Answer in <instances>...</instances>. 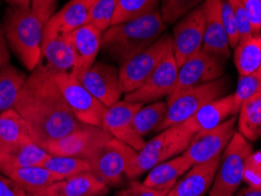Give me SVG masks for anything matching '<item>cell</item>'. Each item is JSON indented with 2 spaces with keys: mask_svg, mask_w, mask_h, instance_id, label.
<instances>
[{
  "mask_svg": "<svg viewBox=\"0 0 261 196\" xmlns=\"http://www.w3.org/2000/svg\"><path fill=\"white\" fill-rule=\"evenodd\" d=\"M13 108L28 122L32 140L43 147L84 126L65 101L53 72L43 64L30 73Z\"/></svg>",
  "mask_w": 261,
  "mask_h": 196,
  "instance_id": "cell-1",
  "label": "cell"
},
{
  "mask_svg": "<svg viewBox=\"0 0 261 196\" xmlns=\"http://www.w3.org/2000/svg\"><path fill=\"white\" fill-rule=\"evenodd\" d=\"M167 25L160 10L144 17L112 25L102 33L101 51L120 66L138 53L145 51L166 32Z\"/></svg>",
  "mask_w": 261,
  "mask_h": 196,
  "instance_id": "cell-2",
  "label": "cell"
},
{
  "mask_svg": "<svg viewBox=\"0 0 261 196\" xmlns=\"http://www.w3.org/2000/svg\"><path fill=\"white\" fill-rule=\"evenodd\" d=\"M44 25L31 9L9 7L6 11L4 31L7 42L12 52L30 72L36 70L40 64Z\"/></svg>",
  "mask_w": 261,
  "mask_h": 196,
  "instance_id": "cell-3",
  "label": "cell"
},
{
  "mask_svg": "<svg viewBox=\"0 0 261 196\" xmlns=\"http://www.w3.org/2000/svg\"><path fill=\"white\" fill-rule=\"evenodd\" d=\"M195 134L197 133L189 121L160 130L158 135L146 142L144 147L136 153L126 178L127 180H136L151 171L156 164L181 155L190 146Z\"/></svg>",
  "mask_w": 261,
  "mask_h": 196,
  "instance_id": "cell-4",
  "label": "cell"
},
{
  "mask_svg": "<svg viewBox=\"0 0 261 196\" xmlns=\"http://www.w3.org/2000/svg\"><path fill=\"white\" fill-rule=\"evenodd\" d=\"M253 152L252 142L236 133L220 156L210 196H233L244 181V168L248 155Z\"/></svg>",
  "mask_w": 261,
  "mask_h": 196,
  "instance_id": "cell-5",
  "label": "cell"
},
{
  "mask_svg": "<svg viewBox=\"0 0 261 196\" xmlns=\"http://www.w3.org/2000/svg\"><path fill=\"white\" fill-rule=\"evenodd\" d=\"M228 87V78L221 76L216 81L182 92L172 101L167 102L166 115H165L164 121L161 122L156 132L159 133L160 130L166 129L170 126L181 124V122L189 120L206 103L227 95L226 93H227Z\"/></svg>",
  "mask_w": 261,
  "mask_h": 196,
  "instance_id": "cell-6",
  "label": "cell"
},
{
  "mask_svg": "<svg viewBox=\"0 0 261 196\" xmlns=\"http://www.w3.org/2000/svg\"><path fill=\"white\" fill-rule=\"evenodd\" d=\"M171 51L172 37L165 32L148 48L121 64L119 67V80L122 93H130L140 87Z\"/></svg>",
  "mask_w": 261,
  "mask_h": 196,
  "instance_id": "cell-7",
  "label": "cell"
},
{
  "mask_svg": "<svg viewBox=\"0 0 261 196\" xmlns=\"http://www.w3.org/2000/svg\"><path fill=\"white\" fill-rule=\"evenodd\" d=\"M137 151L111 137L88 159L91 172L109 187L121 186Z\"/></svg>",
  "mask_w": 261,
  "mask_h": 196,
  "instance_id": "cell-8",
  "label": "cell"
},
{
  "mask_svg": "<svg viewBox=\"0 0 261 196\" xmlns=\"http://www.w3.org/2000/svg\"><path fill=\"white\" fill-rule=\"evenodd\" d=\"M55 80L75 118L84 125L102 127L107 107L95 99L72 72L55 73Z\"/></svg>",
  "mask_w": 261,
  "mask_h": 196,
  "instance_id": "cell-9",
  "label": "cell"
},
{
  "mask_svg": "<svg viewBox=\"0 0 261 196\" xmlns=\"http://www.w3.org/2000/svg\"><path fill=\"white\" fill-rule=\"evenodd\" d=\"M226 60L216 54L201 49L197 54L186 60L179 66L178 78L174 90L166 99L170 102L174 98L191 88L216 81L224 76Z\"/></svg>",
  "mask_w": 261,
  "mask_h": 196,
  "instance_id": "cell-10",
  "label": "cell"
},
{
  "mask_svg": "<svg viewBox=\"0 0 261 196\" xmlns=\"http://www.w3.org/2000/svg\"><path fill=\"white\" fill-rule=\"evenodd\" d=\"M236 133L237 117H232L214 128L198 132L182 155L192 164L203 163L216 159L221 156Z\"/></svg>",
  "mask_w": 261,
  "mask_h": 196,
  "instance_id": "cell-11",
  "label": "cell"
},
{
  "mask_svg": "<svg viewBox=\"0 0 261 196\" xmlns=\"http://www.w3.org/2000/svg\"><path fill=\"white\" fill-rule=\"evenodd\" d=\"M111 137L102 127L84 125L66 136L48 142L44 148L49 154L88 160Z\"/></svg>",
  "mask_w": 261,
  "mask_h": 196,
  "instance_id": "cell-12",
  "label": "cell"
},
{
  "mask_svg": "<svg viewBox=\"0 0 261 196\" xmlns=\"http://www.w3.org/2000/svg\"><path fill=\"white\" fill-rule=\"evenodd\" d=\"M205 15L202 5L175 22L172 33V53L178 66L202 49Z\"/></svg>",
  "mask_w": 261,
  "mask_h": 196,
  "instance_id": "cell-13",
  "label": "cell"
},
{
  "mask_svg": "<svg viewBox=\"0 0 261 196\" xmlns=\"http://www.w3.org/2000/svg\"><path fill=\"white\" fill-rule=\"evenodd\" d=\"M178 71L179 66L171 51L149 75V78L137 90L125 94L124 100L146 105L159 101L164 98L167 99L175 87Z\"/></svg>",
  "mask_w": 261,
  "mask_h": 196,
  "instance_id": "cell-14",
  "label": "cell"
},
{
  "mask_svg": "<svg viewBox=\"0 0 261 196\" xmlns=\"http://www.w3.org/2000/svg\"><path fill=\"white\" fill-rule=\"evenodd\" d=\"M75 78L106 107H111L120 101L124 94L119 80V70L112 64L95 61L93 66Z\"/></svg>",
  "mask_w": 261,
  "mask_h": 196,
  "instance_id": "cell-15",
  "label": "cell"
},
{
  "mask_svg": "<svg viewBox=\"0 0 261 196\" xmlns=\"http://www.w3.org/2000/svg\"><path fill=\"white\" fill-rule=\"evenodd\" d=\"M141 106V103L120 100L111 107H107L102 119V128L109 132L111 136L128 145L137 152H139L146 144L144 137L140 136L133 127L134 114Z\"/></svg>",
  "mask_w": 261,
  "mask_h": 196,
  "instance_id": "cell-16",
  "label": "cell"
},
{
  "mask_svg": "<svg viewBox=\"0 0 261 196\" xmlns=\"http://www.w3.org/2000/svg\"><path fill=\"white\" fill-rule=\"evenodd\" d=\"M205 15V30H203L202 49L227 60L229 52V40L226 33L221 17L220 0H205L202 3Z\"/></svg>",
  "mask_w": 261,
  "mask_h": 196,
  "instance_id": "cell-17",
  "label": "cell"
},
{
  "mask_svg": "<svg viewBox=\"0 0 261 196\" xmlns=\"http://www.w3.org/2000/svg\"><path fill=\"white\" fill-rule=\"evenodd\" d=\"M70 40L75 57L72 73L79 76L95 63L99 52L101 51L102 33L93 26L86 24L71 32Z\"/></svg>",
  "mask_w": 261,
  "mask_h": 196,
  "instance_id": "cell-18",
  "label": "cell"
},
{
  "mask_svg": "<svg viewBox=\"0 0 261 196\" xmlns=\"http://www.w3.org/2000/svg\"><path fill=\"white\" fill-rule=\"evenodd\" d=\"M109 186L92 172L59 180L32 196H102Z\"/></svg>",
  "mask_w": 261,
  "mask_h": 196,
  "instance_id": "cell-19",
  "label": "cell"
},
{
  "mask_svg": "<svg viewBox=\"0 0 261 196\" xmlns=\"http://www.w3.org/2000/svg\"><path fill=\"white\" fill-rule=\"evenodd\" d=\"M95 0H70L44 25L43 36L70 34L88 22L91 7Z\"/></svg>",
  "mask_w": 261,
  "mask_h": 196,
  "instance_id": "cell-20",
  "label": "cell"
},
{
  "mask_svg": "<svg viewBox=\"0 0 261 196\" xmlns=\"http://www.w3.org/2000/svg\"><path fill=\"white\" fill-rule=\"evenodd\" d=\"M40 64L55 73L72 72L74 68L75 57L70 34L43 36Z\"/></svg>",
  "mask_w": 261,
  "mask_h": 196,
  "instance_id": "cell-21",
  "label": "cell"
},
{
  "mask_svg": "<svg viewBox=\"0 0 261 196\" xmlns=\"http://www.w3.org/2000/svg\"><path fill=\"white\" fill-rule=\"evenodd\" d=\"M220 156L203 163L193 164L190 171L174 184V196H203L210 191L216 179Z\"/></svg>",
  "mask_w": 261,
  "mask_h": 196,
  "instance_id": "cell-22",
  "label": "cell"
},
{
  "mask_svg": "<svg viewBox=\"0 0 261 196\" xmlns=\"http://www.w3.org/2000/svg\"><path fill=\"white\" fill-rule=\"evenodd\" d=\"M238 112L234 105L233 94H227L224 97L213 100L189 119V124L192 126L195 133L200 130L214 128L222 122L228 120L229 118L237 117Z\"/></svg>",
  "mask_w": 261,
  "mask_h": 196,
  "instance_id": "cell-23",
  "label": "cell"
},
{
  "mask_svg": "<svg viewBox=\"0 0 261 196\" xmlns=\"http://www.w3.org/2000/svg\"><path fill=\"white\" fill-rule=\"evenodd\" d=\"M32 140L31 130L14 108L0 113V151L9 156L18 147Z\"/></svg>",
  "mask_w": 261,
  "mask_h": 196,
  "instance_id": "cell-24",
  "label": "cell"
},
{
  "mask_svg": "<svg viewBox=\"0 0 261 196\" xmlns=\"http://www.w3.org/2000/svg\"><path fill=\"white\" fill-rule=\"evenodd\" d=\"M193 166L182 154L161 162L147 172L144 184L159 190H170Z\"/></svg>",
  "mask_w": 261,
  "mask_h": 196,
  "instance_id": "cell-25",
  "label": "cell"
},
{
  "mask_svg": "<svg viewBox=\"0 0 261 196\" xmlns=\"http://www.w3.org/2000/svg\"><path fill=\"white\" fill-rule=\"evenodd\" d=\"M3 174L9 176L20 186L30 196L39 193L59 180H63L57 174H53L44 167H15L7 168Z\"/></svg>",
  "mask_w": 261,
  "mask_h": 196,
  "instance_id": "cell-26",
  "label": "cell"
},
{
  "mask_svg": "<svg viewBox=\"0 0 261 196\" xmlns=\"http://www.w3.org/2000/svg\"><path fill=\"white\" fill-rule=\"evenodd\" d=\"M234 49V65L239 76L261 71V33L240 38Z\"/></svg>",
  "mask_w": 261,
  "mask_h": 196,
  "instance_id": "cell-27",
  "label": "cell"
},
{
  "mask_svg": "<svg viewBox=\"0 0 261 196\" xmlns=\"http://www.w3.org/2000/svg\"><path fill=\"white\" fill-rule=\"evenodd\" d=\"M238 133L249 142L261 137V92L240 106L237 119Z\"/></svg>",
  "mask_w": 261,
  "mask_h": 196,
  "instance_id": "cell-28",
  "label": "cell"
},
{
  "mask_svg": "<svg viewBox=\"0 0 261 196\" xmlns=\"http://www.w3.org/2000/svg\"><path fill=\"white\" fill-rule=\"evenodd\" d=\"M28 76L11 64L0 68V113L13 108Z\"/></svg>",
  "mask_w": 261,
  "mask_h": 196,
  "instance_id": "cell-29",
  "label": "cell"
},
{
  "mask_svg": "<svg viewBox=\"0 0 261 196\" xmlns=\"http://www.w3.org/2000/svg\"><path fill=\"white\" fill-rule=\"evenodd\" d=\"M167 112V101H159L146 103L143 105L133 118L134 130L140 136H146L153 130L158 129V127L164 121Z\"/></svg>",
  "mask_w": 261,
  "mask_h": 196,
  "instance_id": "cell-30",
  "label": "cell"
},
{
  "mask_svg": "<svg viewBox=\"0 0 261 196\" xmlns=\"http://www.w3.org/2000/svg\"><path fill=\"white\" fill-rule=\"evenodd\" d=\"M48 156L49 153L43 146L38 145L34 141H29L7 156L9 161L5 169L15 167H43Z\"/></svg>",
  "mask_w": 261,
  "mask_h": 196,
  "instance_id": "cell-31",
  "label": "cell"
},
{
  "mask_svg": "<svg viewBox=\"0 0 261 196\" xmlns=\"http://www.w3.org/2000/svg\"><path fill=\"white\" fill-rule=\"evenodd\" d=\"M43 167L48 169L53 174L60 176L61 179H67L71 178V176L91 172L90 163H88L87 160L55 154H49Z\"/></svg>",
  "mask_w": 261,
  "mask_h": 196,
  "instance_id": "cell-32",
  "label": "cell"
},
{
  "mask_svg": "<svg viewBox=\"0 0 261 196\" xmlns=\"http://www.w3.org/2000/svg\"><path fill=\"white\" fill-rule=\"evenodd\" d=\"M160 0H118L112 25L132 20L159 9Z\"/></svg>",
  "mask_w": 261,
  "mask_h": 196,
  "instance_id": "cell-33",
  "label": "cell"
},
{
  "mask_svg": "<svg viewBox=\"0 0 261 196\" xmlns=\"http://www.w3.org/2000/svg\"><path fill=\"white\" fill-rule=\"evenodd\" d=\"M205 0H160L159 10L166 25H173L179 19L201 6Z\"/></svg>",
  "mask_w": 261,
  "mask_h": 196,
  "instance_id": "cell-34",
  "label": "cell"
},
{
  "mask_svg": "<svg viewBox=\"0 0 261 196\" xmlns=\"http://www.w3.org/2000/svg\"><path fill=\"white\" fill-rule=\"evenodd\" d=\"M118 0H95L91 7L88 15V25L105 32L112 26L114 14H116Z\"/></svg>",
  "mask_w": 261,
  "mask_h": 196,
  "instance_id": "cell-35",
  "label": "cell"
},
{
  "mask_svg": "<svg viewBox=\"0 0 261 196\" xmlns=\"http://www.w3.org/2000/svg\"><path fill=\"white\" fill-rule=\"evenodd\" d=\"M261 92V71L253 73L249 75L239 76L236 91L233 93L234 105L237 112H239L240 106L248 100Z\"/></svg>",
  "mask_w": 261,
  "mask_h": 196,
  "instance_id": "cell-36",
  "label": "cell"
},
{
  "mask_svg": "<svg viewBox=\"0 0 261 196\" xmlns=\"http://www.w3.org/2000/svg\"><path fill=\"white\" fill-rule=\"evenodd\" d=\"M244 182L251 187H261V151L252 152L246 159Z\"/></svg>",
  "mask_w": 261,
  "mask_h": 196,
  "instance_id": "cell-37",
  "label": "cell"
},
{
  "mask_svg": "<svg viewBox=\"0 0 261 196\" xmlns=\"http://www.w3.org/2000/svg\"><path fill=\"white\" fill-rule=\"evenodd\" d=\"M221 17H222V22H224L226 33H227V37L229 40V46H231V48H234L237 46L238 41L240 39V34H239V31H238L236 19H234L232 7L229 5L227 0L221 2Z\"/></svg>",
  "mask_w": 261,
  "mask_h": 196,
  "instance_id": "cell-38",
  "label": "cell"
},
{
  "mask_svg": "<svg viewBox=\"0 0 261 196\" xmlns=\"http://www.w3.org/2000/svg\"><path fill=\"white\" fill-rule=\"evenodd\" d=\"M232 7L234 19H236L238 31H239L240 38H245L253 34V29L251 22H249L248 15L245 11L243 0H227Z\"/></svg>",
  "mask_w": 261,
  "mask_h": 196,
  "instance_id": "cell-39",
  "label": "cell"
},
{
  "mask_svg": "<svg viewBox=\"0 0 261 196\" xmlns=\"http://www.w3.org/2000/svg\"><path fill=\"white\" fill-rule=\"evenodd\" d=\"M170 190L154 189V188L145 186L143 182L130 180L128 186L125 189L119 191L117 196H166V194Z\"/></svg>",
  "mask_w": 261,
  "mask_h": 196,
  "instance_id": "cell-40",
  "label": "cell"
},
{
  "mask_svg": "<svg viewBox=\"0 0 261 196\" xmlns=\"http://www.w3.org/2000/svg\"><path fill=\"white\" fill-rule=\"evenodd\" d=\"M57 3L58 0H31V10L46 24L48 19L56 13Z\"/></svg>",
  "mask_w": 261,
  "mask_h": 196,
  "instance_id": "cell-41",
  "label": "cell"
},
{
  "mask_svg": "<svg viewBox=\"0 0 261 196\" xmlns=\"http://www.w3.org/2000/svg\"><path fill=\"white\" fill-rule=\"evenodd\" d=\"M253 32L261 33V0H243Z\"/></svg>",
  "mask_w": 261,
  "mask_h": 196,
  "instance_id": "cell-42",
  "label": "cell"
},
{
  "mask_svg": "<svg viewBox=\"0 0 261 196\" xmlns=\"http://www.w3.org/2000/svg\"><path fill=\"white\" fill-rule=\"evenodd\" d=\"M0 196H30L7 175L0 174Z\"/></svg>",
  "mask_w": 261,
  "mask_h": 196,
  "instance_id": "cell-43",
  "label": "cell"
},
{
  "mask_svg": "<svg viewBox=\"0 0 261 196\" xmlns=\"http://www.w3.org/2000/svg\"><path fill=\"white\" fill-rule=\"evenodd\" d=\"M10 46L6 39L5 31H4V26L0 24V68L5 67L6 65L10 64L11 53H10Z\"/></svg>",
  "mask_w": 261,
  "mask_h": 196,
  "instance_id": "cell-44",
  "label": "cell"
},
{
  "mask_svg": "<svg viewBox=\"0 0 261 196\" xmlns=\"http://www.w3.org/2000/svg\"><path fill=\"white\" fill-rule=\"evenodd\" d=\"M237 196H261V187L247 186L243 188Z\"/></svg>",
  "mask_w": 261,
  "mask_h": 196,
  "instance_id": "cell-45",
  "label": "cell"
},
{
  "mask_svg": "<svg viewBox=\"0 0 261 196\" xmlns=\"http://www.w3.org/2000/svg\"><path fill=\"white\" fill-rule=\"evenodd\" d=\"M5 2L9 4L10 7H14V9H31V0H5Z\"/></svg>",
  "mask_w": 261,
  "mask_h": 196,
  "instance_id": "cell-46",
  "label": "cell"
},
{
  "mask_svg": "<svg viewBox=\"0 0 261 196\" xmlns=\"http://www.w3.org/2000/svg\"><path fill=\"white\" fill-rule=\"evenodd\" d=\"M7 161H9V157H7L6 154H4V153L0 151V173H2L4 169L6 168Z\"/></svg>",
  "mask_w": 261,
  "mask_h": 196,
  "instance_id": "cell-47",
  "label": "cell"
},
{
  "mask_svg": "<svg viewBox=\"0 0 261 196\" xmlns=\"http://www.w3.org/2000/svg\"><path fill=\"white\" fill-rule=\"evenodd\" d=\"M166 196H174V195H173V194H172V191L170 190V191H168V193L166 194Z\"/></svg>",
  "mask_w": 261,
  "mask_h": 196,
  "instance_id": "cell-48",
  "label": "cell"
},
{
  "mask_svg": "<svg viewBox=\"0 0 261 196\" xmlns=\"http://www.w3.org/2000/svg\"><path fill=\"white\" fill-rule=\"evenodd\" d=\"M220 2H224V0H220Z\"/></svg>",
  "mask_w": 261,
  "mask_h": 196,
  "instance_id": "cell-49",
  "label": "cell"
}]
</instances>
